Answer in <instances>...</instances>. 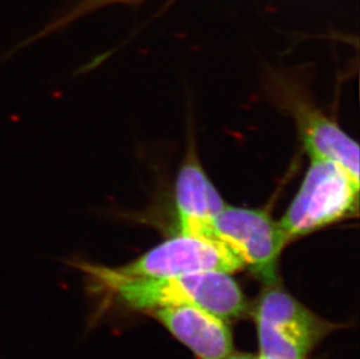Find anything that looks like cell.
<instances>
[{
	"mask_svg": "<svg viewBox=\"0 0 360 359\" xmlns=\"http://www.w3.org/2000/svg\"><path fill=\"white\" fill-rule=\"evenodd\" d=\"M359 179L340 163L310 159V166L292 203L279 220L287 243L357 216Z\"/></svg>",
	"mask_w": 360,
	"mask_h": 359,
	"instance_id": "cell-2",
	"label": "cell"
},
{
	"mask_svg": "<svg viewBox=\"0 0 360 359\" xmlns=\"http://www.w3.org/2000/svg\"><path fill=\"white\" fill-rule=\"evenodd\" d=\"M257 359H264V358H262V357L259 356L258 358H257Z\"/></svg>",
	"mask_w": 360,
	"mask_h": 359,
	"instance_id": "cell-12",
	"label": "cell"
},
{
	"mask_svg": "<svg viewBox=\"0 0 360 359\" xmlns=\"http://www.w3.org/2000/svg\"><path fill=\"white\" fill-rule=\"evenodd\" d=\"M141 0H79L75 4V6L65 12L62 17L48 24L38 34L32 37L30 41L38 40L46 35L51 34L55 32L60 31L62 28L67 27L68 25L77 20L79 18L84 17L85 14L91 13L94 11L102 8V7L112 5V4H134L139 3Z\"/></svg>",
	"mask_w": 360,
	"mask_h": 359,
	"instance_id": "cell-10",
	"label": "cell"
},
{
	"mask_svg": "<svg viewBox=\"0 0 360 359\" xmlns=\"http://www.w3.org/2000/svg\"><path fill=\"white\" fill-rule=\"evenodd\" d=\"M255 320L267 323L309 350L330 328L280 288H269L262 293L255 310Z\"/></svg>",
	"mask_w": 360,
	"mask_h": 359,
	"instance_id": "cell-8",
	"label": "cell"
},
{
	"mask_svg": "<svg viewBox=\"0 0 360 359\" xmlns=\"http://www.w3.org/2000/svg\"><path fill=\"white\" fill-rule=\"evenodd\" d=\"M244 265L214 238L180 232L117 271L134 278H163L200 272H232Z\"/></svg>",
	"mask_w": 360,
	"mask_h": 359,
	"instance_id": "cell-4",
	"label": "cell"
},
{
	"mask_svg": "<svg viewBox=\"0 0 360 359\" xmlns=\"http://www.w3.org/2000/svg\"><path fill=\"white\" fill-rule=\"evenodd\" d=\"M98 285L112 291L126 306L138 310L191 306L221 319H237L246 312V298L226 272H200L163 278L126 277L116 268L83 264Z\"/></svg>",
	"mask_w": 360,
	"mask_h": 359,
	"instance_id": "cell-1",
	"label": "cell"
},
{
	"mask_svg": "<svg viewBox=\"0 0 360 359\" xmlns=\"http://www.w3.org/2000/svg\"><path fill=\"white\" fill-rule=\"evenodd\" d=\"M283 102L295 119L300 139L310 159L340 163L359 179V146L337 122L320 108L296 95L283 96Z\"/></svg>",
	"mask_w": 360,
	"mask_h": 359,
	"instance_id": "cell-5",
	"label": "cell"
},
{
	"mask_svg": "<svg viewBox=\"0 0 360 359\" xmlns=\"http://www.w3.org/2000/svg\"><path fill=\"white\" fill-rule=\"evenodd\" d=\"M226 359H257V357H253L252 355H246V353H240V355H230Z\"/></svg>",
	"mask_w": 360,
	"mask_h": 359,
	"instance_id": "cell-11",
	"label": "cell"
},
{
	"mask_svg": "<svg viewBox=\"0 0 360 359\" xmlns=\"http://www.w3.org/2000/svg\"><path fill=\"white\" fill-rule=\"evenodd\" d=\"M260 357L264 359H306L310 350L267 323L257 321Z\"/></svg>",
	"mask_w": 360,
	"mask_h": 359,
	"instance_id": "cell-9",
	"label": "cell"
},
{
	"mask_svg": "<svg viewBox=\"0 0 360 359\" xmlns=\"http://www.w3.org/2000/svg\"><path fill=\"white\" fill-rule=\"evenodd\" d=\"M209 238L221 241L262 282L273 284L285 234L266 210L226 206L214 220Z\"/></svg>",
	"mask_w": 360,
	"mask_h": 359,
	"instance_id": "cell-3",
	"label": "cell"
},
{
	"mask_svg": "<svg viewBox=\"0 0 360 359\" xmlns=\"http://www.w3.org/2000/svg\"><path fill=\"white\" fill-rule=\"evenodd\" d=\"M200 359H226L232 353V335L225 320L191 307H162L148 310Z\"/></svg>",
	"mask_w": 360,
	"mask_h": 359,
	"instance_id": "cell-7",
	"label": "cell"
},
{
	"mask_svg": "<svg viewBox=\"0 0 360 359\" xmlns=\"http://www.w3.org/2000/svg\"><path fill=\"white\" fill-rule=\"evenodd\" d=\"M174 195L180 232L209 237L226 203L200 165L194 144L189 146L177 173Z\"/></svg>",
	"mask_w": 360,
	"mask_h": 359,
	"instance_id": "cell-6",
	"label": "cell"
}]
</instances>
